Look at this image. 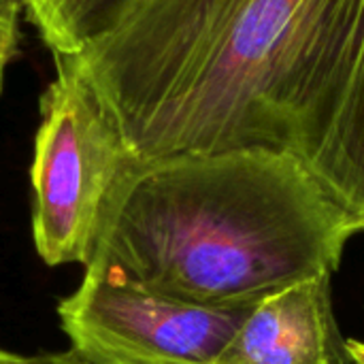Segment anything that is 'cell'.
<instances>
[{
    "label": "cell",
    "mask_w": 364,
    "mask_h": 364,
    "mask_svg": "<svg viewBox=\"0 0 364 364\" xmlns=\"http://www.w3.org/2000/svg\"><path fill=\"white\" fill-rule=\"evenodd\" d=\"M350 364H354V363H350Z\"/></svg>",
    "instance_id": "cell-11"
},
{
    "label": "cell",
    "mask_w": 364,
    "mask_h": 364,
    "mask_svg": "<svg viewBox=\"0 0 364 364\" xmlns=\"http://www.w3.org/2000/svg\"><path fill=\"white\" fill-rule=\"evenodd\" d=\"M23 13L21 0H0V94L4 90V75L19 51V17Z\"/></svg>",
    "instance_id": "cell-7"
},
{
    "label": "cell",
    "mask_w": 364,
    "mask_h": 364,
    "mask_svg": "<svg viewBox=\"0 0 364 364\" xmlns=\"http://www.w3.org/2000/svg\"><path fill=\"white\" fill-rule=\"evenodd\" d=\"M75 58L132 162L290 154L364 230V0H132Z\"/></svg>",
    "instance_id": "cell-1"
},
{
    "label": "cell",
    "mask_w": 364,
    "mask_h": 364,
    "mask_svg": "<svg viewBox=\"0 0 364 364\" xmlns=\"http://www.w3.org/2000/svg\"><path fill=\"white\" fill-rule=\"evenodd\" d=\"M132 0H21L26 19L53 55H79Z\"/></svg>",
    "instance_id": "cell-6"
},
{
    "label": "cell",
    "mask_w": 364,
    "mask_h": 364,
    "mask_svg": "<svg viewBox=\"0 0 364 364\" xmlns=\"http://www.w3.org/2000/svg\"><path fill=\"white\" fill-rule=\"evenodd\" d=\"M348 356L352 358L354 364H364V343L363 341H348L346 343Z\"/></svg>",
    "instance_id": "cell-10"
},
{
    "label": "cell",
    "mask_w": 364,
    "mask_h": 364,
    "mask_svg": "<svg viewBox=\"0 0 364 364\" xmlns=\"http://www.w3.org/2000/svg\"><path fill=\"white\" fill-rule=\"evenodd\" d=\"M250 307L192 305L85 269L58 320L83 364H215Z\"/></svg>",
    "instance_id": "cell-4"
},
{
    "label": "cell",
    "mask_w": 364,
    "mask_h": 364,
    "mask_svg": "<svg viewBox=\"0 0 364 364\" xmlns=\"http://www.w3.org/2000/svg\"><path fill=\"white\" fill-rule=\"evenodd\" d=\"M352 235L348 215L290 154L130 160L83 269L183 303L237 309L333 275Z\"/></svg>",
    "instance_id": "cell-2"
},
{
    "label": "cell",
    "mask_w": 364,
    "mask_h": 364,
    "mask_svg": "<svg viewBox=\"0 0 364 364\" xmlns=\"http://www.w3.org/2000/svg\"><path fill=\"white\" fill-rule=\"evenodd\" d=\"M32 364H83L70 350L58 354H38L32 356Z\"/></svg>",
    "instance_id": "cell-8"
},
{
    "label": "cell",
    "mask_w": 364,
    "mask_h": 364,
    "mask_svg": "<svg viewBox=\"0 0 364 364\" xmlns=\"http://www.w3.org/2000/svg\"><path fill=\"white\" fill-rule=\"evenodd\" d=\"M30 164L32 239L49 267L87 264L130 158L75 55H53Z\"/></svg>",
    "instance_id": "cell-3"
},
{
    "label": "cell",
    "mask_w": 364,
    "mask_h": 364,
    "mask_svg": "<svg viewBox=\"0 0 364 364\" xmlns=\"http://www.w3.org/2000/svg\"><path fill=\"white\" fill-rule=\"evenodd\" d=\"M333 275H318L254 303L215 364H350L339 343Z\"/></svg>",
    "instance_id": "cell-5"
},
{
    "label": "cell",
    "mask_w": 364,
    "mask_h": 364,
    "mask_svg": "<svg viewBox=\"0 0 364 364\" xmlns=\"http://www.w3.org/2000/svg\"><path fill=\"white\" fill-rule=\"evenodd\" d=\"M0 364H32L30 356H21V354H15L11 350H4L0 348Z\"/></svg>",
    "instance_id": "cell-9"
}]
</instances>
